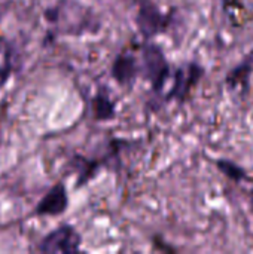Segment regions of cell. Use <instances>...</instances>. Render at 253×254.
Segmentation results:
<instances>
[{
	"label": "cell",
	"instance_id": "obj_5",
	"mask_svg": "<svg viewBox=\"0 0 253 254\" xmlns=\"http://www.w3.org/2000/svg\"><path fill=\"white\" fill-rule=\"evenodd\" d=\"M69 207V195H67V189L66 185L63 182L54 185L46 193L45 196L37 202L36 208H34V214L39 217H57L61 216L67 211Z\"/></svg>",
	"mask_w": 253,
	"mask_h": 254
},
{
	"label": "cell",
	"instance_id": "obj_1",
	"mask_svg": "<svg viewBox=\"0 0 253 254\" xmlns=\"http://www.w3.org/2000/svg\"><path fill=\"white\" fill-rule=\"evenodd\" d=\"M142 58V70L145 73V77L151 82L152 89L155 92H161L170 77V65L163 49L158 45L148 40L143 46Z\"/></svg>",
	"mask_w": 253,
	"mask_h": 254
},
{
	"label": "cell",
	"instance_id": "obj_11",
	"mask_svg": "<svg viewBox=\"0 0 253 254\" xmlns=\"http://www.w3.org/2000/svg\"><path fill=\"white\" fill-rule=\"evenodd\" d=\"M225 1H228V0H225Z\"/></svg>",
	"mask_w": 253,
	"mask_h": 254
},
{
	"label": "cell",
	"instance_id": "obj_2",
	"mask_svg": "<svg viewBox=\"0 0 253 254\" xmlns=\"http://www.w3.org/2000/svg\"><path fill=\"white\" fill-rule=\"evenodd\" d=\"M81 234L70 225H61L40 240L37 252L45 254H73L81 250Z\"/></svg>",
	"mask_w": 253,
	"mask_h": 254
},
{
	"label": "cell",
	"instance_id": "obj_6",
	"mask_svg": "<svg viewBox=\"0 0 253 254\" xmlns=\"http://www.w3.org/2000/svg\"><path fill=\"white\" fill-rule=\"evenodd\" d=\"M140 73V65L137 63V58L125 51V52H121L116 60L113 61V65H112V77L119 83V85H124V86H131L137 76Z\"/></svg>",
	"mask_w": 253,
	"mask_h": 254
},
{
	"label": "cell",
	"instance_id": "obj_9",
	"mask_svg": "<svg viewBox=\"0 0 253 254\" xmlns=\"http://www.w3.org/2000/svg\"><path fill=\"white\" fill-rule=\"evenodd\" d=\"M215 164H216L218 170H219L227 179H230V180H233V182H236V183H239V182L248 179L246 170H243L240 165H237L236 162H233V161H230V159H218Z\"/></svg>",
	"mask_w": 253,
	"mask_h": 254
},
{
	"label": "cell",
	"instance_id": "obj_7",
	"mask_svg": "<svg viewBox=\"0 0 253 254\" xmlns=\"http://www.w3.org/2000/svg\"><path fill=\"white\" fill-rule=\"evenodd\" d=\"M253 70V51L239 64L236 65L228 74H227V85L231 89H243L246 91L249 86V80H251V74Z\"/></svg>",
	"mask_w": 253,
	"mask_h": 254
},
{
	"label": "cell",
	"instance_id": "obj_8",
	"mask_svg": "<svg viewBox=\"0 0 253 254\" xmlns=\"http://www.w3.org/2000/svg\"><path fill=\"white\" fill-rule=\"evenodd\" d=\"M92 112L97 121H110L116 115L115 103L110 100L109 95L100 92L92 98Z\"/></svg>",
	"mask_w": 253,
	"mask_h": 254
},
{
	"label": "cell",
	"instance_id": "obj_4",
	"mask_svg": "<svg viewBox=\"0 0 253 254\" xmlns=\"http://www.w3.org/2000/svg\"><path fill=\"white\" fill-rule=\"evenodd\" d=\"M203 74H204V68L195 63H189L183 67H179L174 73L173 86L166 95L167 101L170 100L183 101L189 95L191 89L200 82Z\"/></svg>",
	"mask_w": 253,
	"mask_h": 254
},
{
	"label": "cell",
	"instance_id": "obj_3",
	"mask_svg": "<svg viewBox=\"0 0 253 254\" xmlns=\"http://www.w3.org/2000/svg\"><path fill=\"white\" fill-rule=\"evenodd\" d=\"M136 24L146 40L164 33L170 24V16L163 13L152 0H140Z\"/></svg>",
	"mask_w": 253,
	"mask_h": 254
},
{
	"label": "cell",
	"instance_id": "obj_10",
	"mask_svg": "<svg viewBox=\"0 0 253 254\" xmlns=\"http://www.w3.org/2000/svg\"><path fill=\"white\" fill-rule=\"evenodd\" d=\"M251 207H252V211H253V190L251 192Z\"/></svg>",
	"mask_w": 253,
	"mask_h": 254
}]
</instances>
